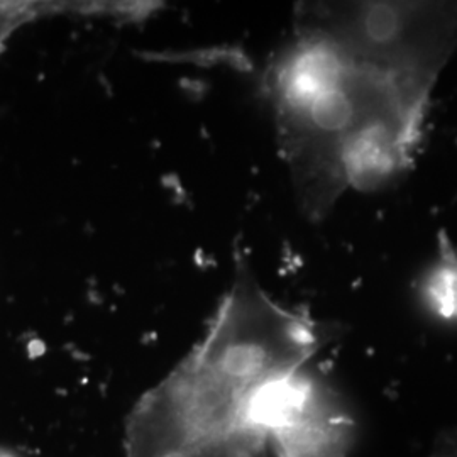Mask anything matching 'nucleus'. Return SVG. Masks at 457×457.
Instances as JSON below:
<instances>
[{
  "mask_svg": "<svg viewBox=\"0 0 457 457\" xmlns=\"http://www.w3.org/2000/svg\"><path fill=\"white\" fill-rule=\"evenodd\" d=\"M457 49V2L303 4L270 71L279 139L302 207L403 170L430 92Z\"/></svg>",
  "mask_w": 457,
  "mask_h": 457,
  "instance_id": "obj_1",
  "label": "nucleus"
},
{
  "mask_svg": "<svg viewBox=\"0 0 457 457\" xmlns=\"http://www.w3.org/2000/svg\"><path fill=\"white\" fill-rule=\"evenodd\" d=\"M317 326L237 273L207 339L147 393L126 432V457H262L266 437L247 420L262 385L305 368Z\"/></svg>",
  "mask_w": 457,
  "mask_h": 457,
  "instance_id": "obj_2",
  "label": "nucleus"
},
{
  "mask_svg": "<svg viewBox=\"0 0 457 457\" xmlns=\"http://www.w3.org/2000/svg\"><path fill=\"white\" fill-rule=\"evenodd\" d=\"M247 420L278 457H345L354 439V420L341 396L305 368L253 393Z\"/></svg>",
  "mask_w": 457,
  "mask_h": 457,
  "instance_id": "obj_3",
  "label": "nucleus"
},
{
  "mask_svg": "<svg viewBox=\"0 0 457 457\" xmlns=\"http://www.w3.org/2000/svg\"><path fill=\"white\" fill-rule=\"evenodd\" d=\"M425 300L444 320L457 319V258L445 253L425 283Z\"/></svg>",
  "mask_w": 457,
  "mask_h": 457,
  "instance_id": "obj_4",
  "label": "nucleus"
}]
</instances>
